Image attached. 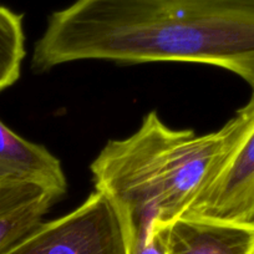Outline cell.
<instances>
[{
	"label": "cell",
	"mask_w": 254,
	"mask_h": 254,
	"mask_svg": "<svg viewBox=\"0 0 254 254\" xmlns=\"http://www.w3.org/2000/svg\"><path fill=\"white\" fill-rule=\"evenodd\" d=\"M82 60L203 64L254 91V0H75L49 16L31 67Z\"/></svg>",
	"instance_id": "cell-1"
},
{
	"label": "cell",
	"mask_w": 254,
	"mask_h": 254,
	"mask_svg": "<svg viewBox=\"0 0 254 254\" xmlns=\"http://www.w3.org/2000/svg\"><path fill=\"white\" fill-rule=\"evenodd\" d=\"M0 181L33 183L58 199L67 192L60 160L44 146L19 136L3 121H0Z\"/></svg>",
	"instance_id": "cell-6"
},
{
	"label": "cell",
	"mask_w": 254,
	"mask_h": 254,
	"mask_svg": "<svg viewBox=\"0 0 254 254\" xmlns=\"http://www.w3.org/2000/svg\"><path fill=\"white\" fill-rule=\"evenodd\" d=\"M3 254H130V239L111 201L94 190L71 212L43 221Z\"/></svg>",
	"instance_id": "cell-3"
},
{
	"label": "cell",
	"mask_w": 254,
	"mask_h": 254,
	"mask_svg": "<svg viewBox=\"0 0 254 254\" xmlns=\"http://www.w3.org/2000/svg\"><path fill=\"white\" fill-rule=\"evenodd\" d=\"M233 119L228 153L186 214L254 227V91Z\"/></svg>",
	"instance_id": "cell-4"
},
{
	"label": "cell",
	"mask_w": 254,
	"mask_h": 254,
	"mask_svg": "<svg viewBox=\"0 0 254 254\" xmlns=\"http://www.w3.org/2000/svg\"><path fill=\"white\" fill-rule=\"evenodd\" d=\"M25 55L23 15L0 5V92L18 81Z\"/></svg>",
	"instance_id": "cell-7"
},
{
	"label": "cell",
	"mask_w": 254,
	"mask_h": 254,
	"mask_svg": "<svg viewBox=\"0 0 254 254\" xmlns=\"http://www.w3.org/2000/svg\"><path fill=\"white\" fill-rule=\"evenodd\" d=\"M130 239V254H166L162 239L155 223L151 231L128 237Z\"/></svg>",
	"instance_id": "cell-10"
},
{
	"label": "cell",
	"mask_w": 254,
	"mask_h": 254,
	"mask_svg": "<svg viewBox=\"0 0 254 254\" xmlns=\"http://www.w3.org/2000/svg\"><path fill=\"white\" fill-rule=\"evenodd\" d=\"M48 194L53 196L50 192L33 183L21 181H0V213L15 209Z\"/></svg>",
	"instance_id": "cell-9"
},
{
	"label": "cell",
	"mask_w": 254,
	"mask_h": 254,
	"mask_svg": "<svg viewBox=\"0 0 254 254\" xmlns=\"http://www.w3.org/2000/svg\"><path fill=\"white\" fill-rule=\"evenodd\" d=\"M56 202L58 199L55 197L48 194L15 209L0 213V254L8 251L14 243L40 224L44 216Z\"/></svg>",
	"instance_id": "cell-8"
},
{
	"label": "cell",
	"mask_w": 254,
	"mask_h": 254,
	"mask_svg": "<svg viewBox=\"0 0 254 254\" xmlns=\"http://www.w3.org/2000/svg\"><path fill=\"white\" fill-rule=\"evenodd\" d=\"M233 117L219 130L198 135L167 126L156 111L136 132L110 140L90 165L95 190L121 216L128 236L148 232L188 212L228 153Z\"/></svg>",
	"instance_id": "cell-2"
},
{
	"label": "cell",
	"mask_w": 254,
	"mask_h": 254,
	"mask_svg": "<svg viewBox=\"0 0 254 254\" xmlns=\"http://www.w3.org/2000/svg\"><path fill=\"white\" fill-rule=\"evenodd\" d=\"M166 254H254V227L183 214L155 223Z\"/></svg>",
	"instance_id": "cell-5"
}]
</instances>
